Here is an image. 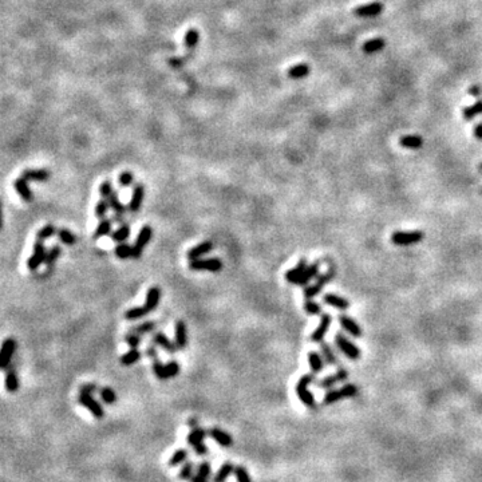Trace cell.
<instances>
[{"instance_id":"6da1fadb","label":"cell","mask_w":482,"mask_h":482,"mask_svg":"<svg viewBox=\"0 0 482 482\" xmlns=\"http://www.w3.org/2000/svg\"><path fill=\"white\" fill-rule=\"evenodd\" d=\"M315 375L316 374L310 373L303 375V377L297 381L296 383V394H297V398L300 399L307 407L310 409H315L316 403H315V398H314V394L308 390V386L311 383H314L315 381Z\"/></svg>"},{"instance_id":"7a4b0ae2","label":"cell","mask_w":482,"mask_h":482,"mask_svg":"<svg viewBox=\"0 0 482 482\" xmlns=\"http://www.w3.org/2000/svg\"><path fill=\"white\" fill-rule=\"evenodd\" d=\"M153 371L156 374V377L161 381L169 379V378H174L180 373V364L176 360H170L166 364H163L160 359H154L153 360Z\"/></svg>"},{"instance_id":"3957f363","label":"cell","mask_w":482,"mask_h":482,"mask_svg":"<svg viewBox=\"0 0 482 482\" xmlns=\"http://www.w3.org/2000/svg\"><path fill=\"white\" fill-rule=\"evenodd\" d=\"M356 392H358V387L353 383H349L339 390H332V391L327 392L323 399V405H332L335 402H339L342 399H349V398L356 395Z\"/></svg>"},{"instance_id":"277c9868","label":"cell","mask_w":482,"mask_h":482,"mask_svg":"<svg viewBox=\"0 0 482 482\" xmlns=\"http://www.w3.org/2000/svg\"><path fill=\"white\" fill-rule=\"evenodd\" d=\"M425 237L423 232L420 230H413V232H394L391 236L392 244L399 247H409L414 244L420 243Z\"/></svg>"},{"instance_id":"5b68a950","label":"cell","mask_w":482,"mask_h":482,"mask_svg":"<svg viewBox=\"0 0 482 482\" xmlns=\"http://www.w3.org/2000/svg\"><path fill=\"white\" fill-rule=\"evenodd\" d=\"M192 271H206V272H220L223 269V261L217 257L197 258L189 264Z\"/></svg>"},{"instance_id":"8992f818","label":"cell","mask_w":482,"mask_h":482,"mask_svg":"<svg viewBox=\"0 0 482 482\" xmlns=\"http://www.w3.org/2000/svg\"><path fill=\"white\" fill-rule=\"evenodd\" d=\"M205 437L206 431L200 429V427H194L189 433V435H188V444L191 445L192 448L194 449V451H196V454H198V455H206L208 454V448L204 444V438Z\"/></svg>"},{"instance_id":"52a82bcc","label":"cell","mask_w":482,"mask_h":482,"mask_svg":"<svg viewBox=\"0 0 482 482\" xmlns=\"http://www.w3.org/2000/svg\"><path fill=\"white\" fill-rule=\"evenodd\" d=\"M46 256H47V252H46V247H44V241H35L33 244V251L32 255L30 256L29 260H27V267L31 272L36 271L42 264L46 261Z\"/></svg>"},{"instance_id":"ba28073f","label":"cell","mask_w":482,"mask_h":482,"mask_svg":"<svg viewBox=\"0 0 482 482\" xmlns=\"http://www.w3.org/2000/svg\"><path fill=\"white\" fill-rule=\"evenodd\" d=\"M335 343H336V346H338V349H339L349 359L356 360V359L360 358V350H359L358 347L351 342V340L347 339L342 332L335 335Z\"/></svg>"},{"instance_id":"9c48e42d","label":"cell","mask_w":482,"mask_h":482,"mask_svg":"<svg viewBox=\"0 0 482 482\" xmlns=\"http://www.w3.org/2000/svg\"><path fill=\"white\" fill-rule=\"evenodd\" d=\"M152 236H153V229H152V226L145 225V226L141 228L138 236H137V239H135V243H134L133 245V258L138 260V258L142 256L143 248H145V247L149 244V241L152 240Z\"/></svg>"},{"instance_id":"30bf717a","label":"cell","mask_w":482,"mask_h":482,"mask_svg":"<svg viewBox=\"0 0 482 482\" xmlns=\"http://www.w3.org/2000/svg\"><path fill=\"white\" fill-rule=\"evenodd\" d=\"M335 277V271H329V272H327L325 275H321V276H319V279H318V282L314 284V286H310V287H306L304 288V291H303V295H304V297H306V300H310V299H314L315 296H318L320 293V292L323 291V288H324L327 284H328L332 279Z\"/></svg>"},{"instance_id":"8fae6325","label":"cell","mask_w":482,"mask_h":482,"mask_svg":"<svg viewBox=\"0 0 482 482\" xmlns=\"http://www.w3.org/2000/svg\"><path fill=\"white\" fill-rule=\"evenodd\" d=\"M78 402L81 403L85 409L90 411L93 416L96 417V419H102L103 416H105V411L102 409V406L96 399L93 398V395H89V394H81L79 392V396H78Z\"/></svg>"},{"instance_id":"7c38bea8","label":"cell","mask_w":482,"mask_h":482,"mask_svg":"<svg viewBox=\"0 0 482 482\" xmlns=\"http://www.w3.org/2000/svg\"><path fill=\"white\" fill-rule=\"evenodd\" d=\"M15 351H16V340L14 338H7L1 344V351H0V367L3 370L8 368L11 360L14 358Z\"/></svg>"},{"instance_id":"4fadbf2b","label":"cell","mask_w":482,"mask_h":482,"mask_svg":"<svg viewBox=\"0 0 482 482\" xmlns=\"http://www.w3.org/2000/svg\"><path fill=\"white\" fill-rule=\"evenodd\" d=\"M331 323H332V318H331V315H328V314H323V315H321V319H320L319 325H318V328H316L315 331L312 332V335H311V340H312L314 343H321L323 339H324L325 334L328 332Z\"/></svg>"},{"instance_id":"5bb4252c","label":"cell","mask_w":482,"mask_h":482,"mask_svg":"<svg viewBox=\"0 0 482 482\" xmlns=\"http://www.w3.org/2000/svg\"><path fill=\"white\" fill-rule=\"evenodd\" d=\"M383 11V4L379 1H373L368 4H363L358 8L353 10V14L356 16H362V18H371V16H377Z\"/></svg>"},{"instance_id":"9a60e30c","label":"cell","mask_w":482,"mask_h":482,"mask_svg":"<svg viewBox=\"0 0 482 482\" xmlns=\"http://www.w3.org/2000/svg\"><path fill=\"white\" fill-rule=\"evenodd\" d=\"M347 378H349V373H347L344 368H340V370H338V373H335L334 375H328V377H325L324 379H321L320 382H318V387H319V388H331V387H334L336 383L347 381Z\"/></svg>"},{"instance_id":"2e32d148","label":"cell","mask_w":482,"mask_h":482,"mask_svg":"<svg viewBox=\"0 0 482 482\" xmlns=\"http://www.w3.org/2000/svg\"><path fill=\"white\" fill-rule=\"evenodd\" d=\"M152 343L158 346V347H161V349H163L169 353H174L178 350L176 343L169 339L163 332H153L152 334Z\"/></svg>"},{"instance_id":"e0dca14e","label":"cell","mask_w":482,"mask_h":482,"mask_svg":"<svg viewBox=\"0 0 482 482\" xmlns=\"http://www.w3.org/2000/svg\"><path fill=\"white\" fill-rule=\"evenodd\" d=\"M174 343L177 349L184 350L188 344V329L184 320H178L174 327Z\"/></svg>"},{"instance_id":"ac0fdd59","label":"cell","mask_w":482,"mask_h":482,"mask_svg":"<svg viewBox=\"0 0 482 482\" xmlns=\"http://www.w3.org/2000/svg\"><path fill=\"white\" fill-rule=\"evenodd\" d=\"M143 198H145V188L141 184H137L133 189V194H131V198H130L129 205H128V209L131 212V213H135L141 209L142 206Z\"/></svg>"},{"instance_id":"d6986e66","label":"cell","mask_w":482,"mask_h":482,"mask_svg":"<svg viewBox=\"0 0 482 482\" xmlns=\"http://www.w3.org/2000/svg\"><path fill=\"white\" fill-rule=\"evenodd\" d=\"M213 249V243L206 240V241H202V243L197 244L196 247H193L192 249L188 251V258L193 261V260H197V258H201L202 256H205L208 253Z\"/></svg>"},{"instance_id":"ffe728a7","label":"cell","mask_w":482,"mask_h":482,"mask_svg":"<svg viewBox=\"0 0 482 482\" xmlns=\"http://www.w3.org/2000/svg\"><path fill=\"white\" fill-rule=\"evenodd\" d=\"M27 180H24L23 177H19L16 178L14 182V188L15 191L18 192V194L22 197V200H24L26 202H31L33 200V194L32 191L30 189L29 184H27Z\"/></svg>"},{"instance_id":"44dd1931","label":"cell","mask_w":482,"mask_h":482,"mask_svg":"<svg viewBox=\"0 0 482 482\" xmlns=\"http://www.w3.org/2000/svg\"><path fill=\"white\" fill-rule=\"evenodd\" d=\"M22 177L27 181H47L50 172L47 169H26L22 172Z\"/></svg>"},{"instance_id":"7402d4cb","label":"cell","mask_w":482,"mask_h":482,"mask_svg":"<svg viewBox=\"0 0 482 482\" xmlns=\"http://www.w3.org/2000/svg\"><path fill=\"white\" fill-rule=\"evenodd\" d=\"M208 434L215 439L220 446H223V448H229V446L233 445V439H232L230 434L225 433V431H223V430L219 429V427H212Z\"/></svg>"},{"instance_id":"603a6c76","label":"cell","mask_w":482,"mask_h":482,"mask_svg":"<svg viewBox=\"0 0 482 482\" xmlns=\"http://www.w3.org/2000/svg\"><path fill=\"white\" fill-rule=\"evenodd\" d=\"M339 321H340V325H342V327H343L350 335H353V336H355V338H360V336H362V328L359 327L358 323H356L353 319H351V318H349V316L346 315H340Z\"/></svg>"},{"instance_id":"cb8c5ba5","label":"cell","mask_w":482,"mask_h":482,"mask_svg":"<svg viewBox=\"0 0 482 482\" xmlns=\"http://www.w3.org/2000/svg\"><path fill=\"white\" fill-rule=\"evenodd\" d=\"M308 267L307 264L306 258H301L299 263L296 264L295 268H292L291 271H288L286 273V280L289 284H297V280L300 279V276L303 275V272L306 271V268Z\"/></svg>"},{"instance_id":"d4e9b609","label":"cell","mask_w":482,"mask_h":482,"mask_svg":"<svg viewBox=\"0 0 482 482\" xmlns=\"http://www.w3.org/2000/svg\"><path fill=\"white\" fill-rule=\"evenodd\" d=\"M160 299H161V289L158 287H150L146 293V300H145V307L148 308L150 312L154 311L160 304Z\"/></svg>"},{"instance_id":"484cf974","label":"cell","mask_w":482,"mask_h":482,"mask_svg":"<svg viewBox=\"0 0 482 482\" xmlns=\"http://www.w3.org/2000/svg\"><path fill=\"white\" fill-rule=\"evenodd\" d=\"M319 267H320L319 261H316V263L308 265V267L306 268V271H304L303 275L300 276V279L297 280V284H296V286H307L312 279H315V277L319 275Z\"/></svg>"},{"instance_id":"4316f807","label":"cell","mask_w":482,"mask_h":482,"mask_svg":"<svg viewBox=\"0 0 482 482\" xmlns=\"http://www.w3.org/2000/svg\"><path fill=\"white\" fill-rule=\"evenodd\" d=\"M308 363H310L311 371L314 374L320 373L324 368V358L316 351H310L308 353Z\"/></svg>"},{"instance_id":"83f0119b","label":"cell","mask_w":482,"mask_h":482,"mask_svg":"<svg viewBox=\"0 0 482 482\" xmlns=\"http://www.w3.org/2000/svg\"><path fill=\"white\" fill-rule=\"evenodd\" d=\"M324 303L328 304L331 307H335L338 310H347L350 307V301L347 299H344L342 296L338 295H332V293H328V295L324 296Z\"/></svg>"},{"instance_id":"f1b7e54d","label":"cell","mask_w":482,"mask_h":482,"mask_svg":"<svg viewBox=\"0 0 482 482\" xmlns=\"http://www.w3.org/2000/svg\"><path fill=\"white\" fill-rule=\"evenodd\" d=\"M5 388L8 392H16L19 390V379L14 367L7 368L5 374Z\"/></svg>"},{"instance_id":"f546056e","label":"cell","mask_w":482,"mask_h":482,"mask_svg":"<svg viewBox=\"0 0 482 482\" xmlns=\"http://www.w3.org/2000/svg\"><path fill=\"white\" fill-rule=\"evenodd\" d=\"M310 71L311 68L307 63H299V64L291 67L287 71V74H288V77L291 78V79H303V78H306L310 74Z\"/></svg>"},{"instance_id":"4dcf8cb0","label":"cell","mask_w":482,"mask_h":482,"mask_svg":"<svg viewBox=\"0 0 482 482\" xmlns=\"http://www.w3.org/2000/svg\"><path fill=\"white\" fill-rule=\"evenodd\" d=\"M319 344H320V353H321V356L324 358L325 362L328 363L329 366H338V364H339V360H338V358H336V355H335L332 347H331L328 343H325L324 340Z\"/></svg>"},{"instance_id":"1f68e13d","label":"cell","mask_w":482,"mask_h":482,"mask_svg":"<svg viewBox=\"0 0 482 482\" xmlns=\"http://www.w3.org/2000/svg\"><path fill=\"white\" fill-rule=\"evenodd\" d=\"M399 145L406 149H419L423 145V139L420 135H403L399 139Z\"/></svg>"},{"instance_id":"d6a6232c","label":"cell","mask_w":482,"mask_h":482,"mask_svg":"<svg viewBox=\"0 0 482 482\" xmlns=\"http://www.w3.org/2000/svg\"><path fill=\"white\" fill-rule=\"evenodd\" d=\"M156 327H157V323L153 321V320H149V321H143V323H141V324H137L134 325V327H131V328L129 329V332L143 336V335L153 334Z\"/></svg>"},{"instance_id":"836d02e7","label":"cell","mask_w":482,"mask_h":482,"mask_svg":"<svg viewBox=\"0 0 482 482\" xmlns=\"http://www.w3.org/2000/svg\"><path fill=\"white\" fill-rule=\"evenodd\" d=\"M385 46H386L385 39L374 38V39H370V40H367L366 43L363 44L362 50L366 54H374V53H378V51H381V50H383Z\"/></svg>"},{"instance_id":"e575fe53","label":"cell","mask_w":482,"mask_h":482,"mask_svg":"<svg viewBox=\"0 0 482 482\" xmlns=\"http://www.w3.org/2000/svg\"><path fill=\"white\" fill-rule=\"evenodd\" d=\"M111 226H113V221L111 220H109V219H103V220H100L99 221V224L96 225V229L94 230V240H98V239H100V237H103V236H109V234H111L113 232H111Z\"/></svg>"},{"instance_id":"d590c367","label":"cell","mask_w":482,"mask_h":482,"mask_svg":"<svg viewBox=\"0 0 482 482\" xmlns=\"http://www.w3.org/2000/svg\"><path fill=\"white\" fill-rule=\"evenodd\" d=\"M142 358V353L138 349H130L128 353H125L120 358V362L122 366H131L137 363Z\"/></svg>"},{"instance_id":"8d00e7d4","label":"cell","mask_w":482,"mask_h":482,"mask_svg":"<svg viewBox=\"0 0 482 482\" xmlns=\"http://www.w3.org/2000/svg\"><path fill=\"white\" fill-rule=\"evenodd\" d=\"M107 202H109V205H110V209H113V212H114L115 215L117 216H124L125 215V212H126V208H125V205L121 202V200H120V197H118V194H117V192H113L111 193V196L107 198Z\"/></svg>"},{"instance_id":"74e56055","label":"cell","mask_w":482,"mask_h":482,"mask_svg":"<svg viewBox=\"0 0 482 482\" xmlns=\"http://www.w3.org/2000/svg\"><path fill=\"white\" fill-rule=\"evenodd\" d=\"M232 473H234V465L230 462L224 463L213 477V482H225Z\"/></svg>"},{"instance_id":"f35d334b","label":"cell","mask_w":482,"mask_h":482,"mask_svg":"<svg viewBox=\"0 0 482 482\" xmlns=\"http://www.w3.org/2000/svg\"><path fill=\"white\" fill-rule=\"evenodd\" d=\"M129 236H130V226L129 225H126V224H124L122 226H120L118 229L114 230L113 233L110 234L111 240H113V241H114V243H117V244L125 243L126 240L129 239Z\"/></svg>"},{"instance_id":"ab89813d","label":"cell","mask_w":482,"mask_h":482,"mask_svg":"<svg viewBox=\"0 0 482 482\" xmlns=\"http://www.w3.org/2000/svg\"><path fill=\"white\" fill-rule=\"evenodd\" d=\"M198 39H200L198 30L196 29L188 30L187 35H185V47H187L189 51H194V48H196L197 43H198Z\"/></svg>"},{"instance_id":"60d3db41","label":"cell","mask_w":482,"mask_h":482,"mask_svg":"<svg viewBox=\"0 0 482 482\" xmlns=\"http://www.w3.org/2000/svg\"><path fill=\"white\" fill-rule=\"evenodd\" d=\"M462 114H463V118H465L466 121H472L473 118H476L478 114H482V100H478V102H476L474 105L465 107L462 111Z\"/></svg>"},{"instance_id":"b9f144b4","label":"cell","mask_w":482,"mask_h":482,"mask_svg":"<svg viewBox=\"0 0 482 482\" xmlns=\"http://www.w3.org/2000/svg\"><path fill=\"white\" fill-rule=\"evenodd\" d=\"M115 256L121 260L126 258H133V245H129L126 243H121L115 247Z\"/></svg>"},{"instance_id":"7bdbcfd3","label":"cell","mask_w":482,"mask_h":482,"mask_svg":"<svg viewBox=\"0 0 482 482\" xmlns=\"http://www.w3.org/2000/svg\"><path fill=\"white\" fill-rule=\"evenodd\" d=\"M150 312V311L146 308L145 306H142V307H133V308H130V310H128L126 312H125V318L128 320H138V319H141V318H143V316H146Z\"/></svg>"},{"instance_id":"ee69618b","label":"cell","mask_w":482,"mask_h":482,"mask_svg":"<svg viewBox=\"0 0 482 482\" xmlns=\"http://www.w3.org/2000/svg\"><path fill=\"white\" fill-rule=\"evenodd\" d=\"M187 458H188V450L187 449H178L176 453L173 454L172 457H170V459H169L167 465H169L170 468H174V466H178V465H181V463L185 462V461H187Z\"/></svg>"},{"instance_id":"f6af8a7d","label":"cell","mask_w":482,"mask_h":482,"mask_svg":"<svg viewBox=\"0 0 482 482\" xmlns=\"http://www.w3.org/2000/svg\"><path fill=\"white\" fill-rule=\"evenodd\" d=\"M55 234H58V229L55 228V225L48 224L39 230L38 234H36V240H38V241H44V240L51 239V237L55 236Z\"/></svg>"},{"instance_id":"bcb514c9","label":"cell","mask_w":482,"mask_h":482,"mask_svg":"<svg viewBox=\"0 0 482 482\" xmlns=\"http://www.w3.org/2000/svg\"><path fill=\"white\" fill-rule=\"evenodd\" d=\"M58 239H59V241L62 244H64V245H74V244L77 243V239H75V236H74V233H72L71 230H68V229H59L58 230Z\"/></svg>"},{"instance_id":"7dc6e473","label":"cell","mask_w":482,"mask_h":482,"mask_svg":"<svg viewBox=\"0 0 482 482\" xmlns=\"http://www.w3.org/2000/svg\"><path fill=\"white\" fill-rule=\"evenodd\" d=\"M59 256H61V247H59V245H54L53 248L47 252V256H46V261H44V264H46L48 268H51L53 265H55V263H57V260L59 258Z\"/></svg>"},{"instance_id":"c3c4849f","label":"cell","mask_w":482,"mask_h":482,"mask_svg":"<svg viewBox=\"0 0 482 482\" xmlns=\"http://www.w3.org/2000/svg\"><path fill=\"white\" fill-rule=\"evenodd\" d=\"M99 396L102 401L107 403V405H113L115 401H117V394L113 388L110 387H103L99 390Z\"/></svg>"},{"instance_id":"681fc988","label":"cell","mask_w":482,"mask_h":482,"mask_svg":"<svg viewBox=\"0 0 482 482\" xmlns=\"http://www.w3.org/2000/svg\"><path fill=\"white\" fill-rule=\"evenodd\" d=\"M109 209H110V205L109 202H107V200L102 198V200H99L98 202H96V209H94V215H96V219L103 220L105 219V216L107 215V210Z\"/></svg>"},{"instance_id":"f907efd6","label":"cell","mask_w":482,"mask_h":482,"mask_svg":"<svg viewBox=\"0 0 482 482\" xmlns=\"http://www.w3.org/2000/svg\"><path fill=\"white\" fill-rule=\"evenodd\" d=\"M125 342H126V344L129 346L130 349H138L139 346L142 344V336H141V335L128 332L126 336H125Z\"/></svg>"},{"instance_id":"816d5d0a","label":"cell","mask_w":482,"mask_h":482,"mask_svg":"<svg viewBox=\"0 0 482 482\" xmlns=\"http://www.w3.org/2000/svg\"><path fill=\"white\" fill-rule=\"evenodd\" d=\"M233 474L236 476V478H237V482H252V480H251V477H249L248 470L244 468V466H240V465L234 466Z\"/></svg>"},{"instance_id":"f5cc1de1","label":"cell","mask_w":482,"mask_h":482,"mask_svg":"<svg viewBox=\"0 0 482 482\" xmlns=\"http://www.w3.org/2000/svg\"><path fill=\"white\" fill-rule=\"evenodd\" d=\"M304 311L308 315H320L321 314V307L312 299H310V300L304 301Z\"/></svg>"},{"instance_id":"db71d44e","label":"cell","mask_w":482,"mask_h":482,"mask_svg":"<svg viewBox=\"0 0 482 482\" xmlns=\"http://www.w3.org/2000/svg\"><path fill=\"white\" fill-rule=\"evenodd\" d=\"M193 463L192 462H185L182 465L181 470L178 473V478L180 480H191L193 477Z\"/></svg>"},{"instance_id":"11a10c76","label":"cell","mask_w":482,"mask_h":482,"mask_svg":"<svg viewBox=\"0 0 482 482\" xmlns=\"http://www.w3.org/2000/svg\"><path fill=\"white\" fill-rule=\"evenodd\" d=\"M113 192H114V189H113V184H111V181H110V180H107V181H103L102 184H100L99 193H100V197H102V198L107 200V198L111 196V193H113Z\"/></svg>"},{"instance_id":"9f6ffc18","label":"cell","mask_w":482,"mask_h":482,"mask_svg":"<svg viewBox=\"0 0 482 482\" xmlns=\"http://www.w3.org/2000/svg\"><path fill=\"white\" fill-rule=\"evenodd\" d=\"M118 181H120V185L122 188H129L133 185L134 176L130 172H122L118 177Z\"/></svg>"},{"instance_id":"6f0895ef","label":"cell","mask_w":482,"mask_h":482,"mask_svg":"<svg viewBox=\"0 0 482 482\" xmlns=\"http://www.w3.org/2000/svg\"><path fill=\"white\" fill-rule=\"evenodd\" d=\"M197 474L201 476V477H204L205 480H208V478L210 477V474H212V468H210L209 463L208 462L200 463L198 468H197Z\"/></svg>"},{"instance_id":"680465c9","label":"cell","mask_w":482,"mask_h":482,"mask_svg":"<svg viewBox=\"0 0 482 482\" xmlns=\"http://www.w3.org/2000/svg\"><path fill=\"white\" fill-rule=\"evenodd\" d=\"M100 388L94 383H87V385H82L81 388H79V392L81 394H89V395H93L94 392L99 391Z\"/></svg>"},{"instance_id":"91938a15","label":"cell","mask_w":482,"mask_h":482,"mask_svg":"<svg viewBox=\"0 0 482 482\" xmlns=\"http://www.w3.org/2000/svg\"><path fill=\"white\" fill-rule=\"evenodd\" d=\"M145 353H146V356L152 359V360L157 359L158 353H157V350H156V344H150V346H148V349H146Z\"/></svg>"},{"instance_id":"94428289","label":"cell","mask_w":482,"mask_h":482,"mask_svg":"<svg viewBox=\"0 0 482 482\" xmlns=\"http://www.w3.org/2000/svg\"><path fill=\"white\" fill-rule=\"evenodd\" d=\"M474 137L478 139H482V122L476 126V129H474Z\"/></svg>"},{"instance_id":"6125c7cd","label":"cell","mask_w":482,"mask_h":482,"mask_svg":"<svg viewBox=\"0 0 482 482\" xmlns=\"http://www.w3.org/2000/svg\"><path fill=\"white\" fill-rule=\"evenodd\" d=\"M469 94L473 96H478L480 94H481V90H480V87L474 85V86H472L470 89H469Z\"/></svg>"},{"instance_id":"be15d7a7","label":"cell","mask_w":482,"mask_h":482,"mask_svg":"<svg viewBox=\"0 0 482 482\" xmlns=\"http://www.w3.org/2000/svg\"><path fill=\"white\" fill-rule=\"evenodd\" d=\"M189 481L191 482H208L205 478L201 477V476H198V474H197V476H193V477H192Z\"/></svg>"},{"instance_id":"e7e4bbea","label":"cell","mask_w":482,"mask_h":482,"mask_svg":"<svg viewBox=\"0 0 482 482\" xmlns=\"http://www.w3.org/2000/svg\"><path fill=\"white\" fill-rule=\"evenodd\" d=\"M197 423H198V420H197V419H191V420H189V422H188V425L192 426V427H193V426L196 427Z\"/></svg>"},{"instance_id":"03108f58","label":"cell","mask_w":482,"mask_h":482,"mask_svg":"<svg viewBox=\"0 0 482 482\" xmlns=\"http://www.w3.org/2000/svg\"><path fill=\"white\" fill-rule=\"evenodd\" d=\"M480 172L482 173V163H480Z\"/></svg>"},{"instance_id":"003e7915","label":"cell","mask_w":482,"mask_h":482,"mask_svg":"<svg viewBox=\"0 0 482 482\" xmlns=\"http://www.w3.org/2000/svg\"><path fill=\"white\" fill-rule=\"evenodd\" d=\"M481 194H482V191H481Z\"/></svg>"}]
</instances>
